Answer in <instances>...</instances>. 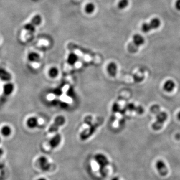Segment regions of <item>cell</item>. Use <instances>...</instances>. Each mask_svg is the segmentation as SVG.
I'll use <instances>...</instances> for the list:
<instances>
[{
	"label": "cell",
	"mask_w": 180,
	"mask_h": 180,
	"mask_svg": "<svg viewBox=\"0 0 180 180\" xmlns=\"http://www.w3.org/2000/svg\"><path fill=\"white\" fill-rule=\"evenodd\" d=\"M3 153V151L2 150V149H0V156L2 155V154Z\"/></svg>",
	"instance_id": "27"
},
{
	"label": "cell",
	"mask_w": 180,
	"mask_h": 180,
	"mask_svg": "<svg viewBox=\"0 0 180 180\" xmlns=\"http://www.w3.org/2000/svg\"><path fill=\"white\" fill-rule=\"evenodd\" d=\"M1 133L4 137H9L12 133V129L10 126L5 125L1 129Z\"/></svg>",
	"instance_id": "18"
},
{
	"label": "cell",
	"mask_w": 180,
	"mask_h": 180,
	"mask_svg": "<svg viewBox=\"0 0 180 180\" xmlns=\"http://www.w3.org/2000/svg\"><path fill=\"white\" fill-rule=\"evenodd\" d=\"M156 168L159 175L162 177H165L168 174V169L167 168L165 163L161 160L157 161V162L156 163Z\"/></svg>",
	"instance_id": "7"
},
{
	"label": "cell",
	"mask_w": 180,
	"mask_h": 180,
	"mask_svg": "<svg viewBox=\"0 0 180 180\" xmlns=\"http://www.w3.org/2000/svg\"><path fill=\"white\" fill-rule=\"evenodd\" d=\"M68 49L72 52L77 51L80 52L82 54L85 55L86 56H88L92 61L93 64H94L95 65H97L100 63L99 61L98 60L96 54L91 51L90 50H87L73 43L68 44Z\"/></svg>",
	"instance_id": "4"
},
{
	"label": "cell",
	"mask_w": 180,
	"mask_h": 180,
	"mask_svg": "<svg viewBox=\"0 0 180 180\" xmlns=\"http://www.w3.org/2000/svg\"><path fill=\"white\" fill-rule=\"evenodd\" d=\"M177 118H178V119H179V120L180 121V111L179 112L178 114V115H177Z\"/></svg>",
	"instance_id": "26"
},
{
	"label": "cell",
	"mask_w": 180,
	"mask_h": 180,
	"mask_svg": "<svg viewBox=\"0 0 180 180\" xmlns=\"http://www.w3.org/2000/svg\"><path fill=\"white\" fill-rule=\"evenodd\" d=\"M28 60L32 63H36L40 61V55L36 52H31L28 55Z\"/></svg>",
	"instance_id": "16"
},
{
	"label": "cell",
	"mask_w": 180,
	"mask_h": 180,
	"mask_svg": "<svg viewBox=\"0 0 180 180\" xmlns=\"http://www.w3.org/2000/svg\"><path fill=\"white\" fill-rule=\"evenodd\" d=\"M94 158L99 167L100 175L102 177H106L107 175V168L110 165V161L108 157L103 153H97L94 156Z\"/></svg>",
	"instance_id": "3"
},
{
	"label": "cell",
	"mask_w": 180,
	"mask_h": 180,
	"mask_svg": "<svg viewBox=\"0 0 180 180\" xmlns=\"http://www.w3.org/2000/svg\"><path fill=\"white\" fill-rule=\"evenodd\" d=\"M0 79L5 82H9L12 79V76L6 70L0 68Z\"/></svg>",
	"instance_id": "14"
},
{
	"label": "cell",
	"mask_w": 180,
	"mask_h": 180,
	"mask_svg": "<svg viewBox=\"0 0 180 180\" xmlns=\"http://www.w3.org/2000/svg\"><path fill=\"white\" fill-rule=\"evenodd\" d=\"M62 139L61 135L57 133L50 139L49 142V145L52 149H56L61 144Z\"/></svg>",
	"instance_id": "9"
},
{
	"label": "cell",
	"mask_w": 180,
	"mask_h": 180,
	"mask_svg": "<svg viewBox=\"0 0 180 180\" xmlns=\"http://www.w3.org/2000/svg\"><path fill=\"white\" fill-rule=\"evenodd\" d=\"M175 7L177 10L180 11V0H177L176 1Z\"/></svg>",
	"instance_id": "24"
},
{
	"label": "cell",
	"mask_w": 180,
	"mask_h": 180,
	"mask_svg": "<svg viewBox=\"0 0 180 180\" xmlns=\"http://www.w3.org/2000/svg\"><path fill=\"white\" fill-rule=\"evenodd\" d=\"M95 9V6L93 3H88L85 7V11L88 14L93 13Z\"/></svg>",
	"instance_id": "22"
},
{
	"label": "cell",
	"mask_w": 180,
	"mask_h": 180,
	"mask_svg": "<svg viewBox=\"0 0 180 180\" xmlns=\"http://www.w3.org/2000/svg\"><path fill=\"white\" fill-rule=\"evenodd\" d=\"M38 164L42 170L44 172H47L51 168V165L47 157L41 156L38 159Z\"/></svg>",
	"instance_id": "8"
},
{
	"label": "cell",
	"mask_w": 180,
	"mask_h": 180,
	"mask_svg": "<svg viewBox=\"0 0 180 180\" xmlns=\"http://www.w3.org/2000/svg\"><path fill=\"white\" fill-rule=\"evenodd\" d=\"M144 43H145V40L141 35L137 34L133 36V42H132V43L136 48L139 49V47L143 45Z\"/></svg>",
	"instance_id": "11"
},
{
	"label": "cell",
	"mask_w": 180,
	"mask_h": 180,
	"mask_svg": "<svg viewBox=\"0 0 180 180\" xmlns=\"http://www.w3.org/2000/svg\"><path fill=\"white\" fill-rule=\"evenodd\" d=\"M3 90L4 94L5 95L7 96L10 95L12 94L14 90V85L12 83H6L4 85Z\"/></svg>",
	"instance_id": "15"
},
{
	"label": "cell",
	"mask_w": 180,
	"mask_h": 180,
	"mask_svg": "<svg viewBox=\"0 0 180 180\" xmlns=\"http://www.w3.org/2000/svg\"><path fill=\"white\" fill-rule=\"evenodd\" d=\"M38 180H47L45 178H39V179H38Z\"/></svg>",
	"instance_id": "28"
},
{
	"label": "cell",
	"mask_w": 180,
	"mask_h": 180,
	"mask_svg": "<svg viewBox=\"0 0 180 180\" xmlns=\"http://www.w3.org/2000/svg\"><path fill=\"white\" fill-rule=\"evenodd\" d=\"M59 74V71L57 68L56 67H52L49 70L48 75L50 78L52 79L56 78Z\"/></svg>",
	"instance_id": "20"
},
{
	"label": "cell",
	"mask_w": 180,
	"mask_h": 180,
	"mask_svg": "<svg viewBox=\"0 0 180 180\" xmlns=\"http://www.w3.org/2000/svg\"><path fill=\"white\" fill-rule=\"evenodd\" d=\"M42 22V18L41 16L40 15H36L32 19L31 23L32 24H33L35 27H36L41 25Z\"/></svg>",
	"instance_id": "19"
},
{
	"label": "cell",
	"mask_w": 180,
	"mask_h": 180,
	"mask_svg": "<svg viewBox=\"0 0 180 180\" xmlns=\"http://www.w3.org/2000/svg\"><path fill=\"white\" fill-rule=\"evenodd\" d=\"M66 120L63 116H58L55 118L54 121L48 129V132L49 133H54L57 132L60 128L64 125L66 123Z\"/></svg>",
	"instance_id": "5"
},
{
	"label": "cell",
	"mask_w": 180,
	"mask_h": 180,
	"mask_svg": "<svg viewBox=\"0 0 180 180\" xmlns=\"http://www.w3.org/2000/svg\"><path fill=\"white\" fill-rule=\"evenodd\" d=\"M79 59L78 55L76 54L74 52L70 53L67 58V62L71 65H73L76 64Z\"/></svg>",
	"instance_id": "17"
},
{
	"label": "cell",
	"mask_w": 180,
	"mask_h": 180,
	"mask_svg": "<svg viewBox=\"0 0 180 180\" xmlns=\"http://www.w3.org/2000/svg\"><path fill=\"white\" fill-rule=\"evenodd\" d=\"M103 120L101 118L95 120L92 116H88L85 118L84 122L89 126L88 128L82 131L80 134V138L81 140L85 141L89 139L96 132L98 128L101 126Z\"/></svg>",
	"instance_id": "1"
},
{
	"label": "cell",
	"mask_w": 180,
	"mask_h": 180,
	"mask_svg": "<svg viewBox=\"0 0 180 180\" xmlns=\"http://www.w3.org/2000/svg\"><path fill=\"white\" fill-rule=\"evenodd\" d=\"M26 125L29 129H35L38 126V120L35 117H31L27 120Z\"/></svg>",
	"instance_id": "12"
},
{
	"label": "cell",
	"mask_w": 180,
	"mask_h": 180,
	"mask_svg": "<svg viewBox=\"0 0 180 180\" xmlns=\"http://www.w3.org/2000/svg\"><path fill=\"white\" fill-rule=\"evenodd\" d=\"M129 5V0H120L118 4V7L120 9H124Z\"/></svg>",
	"instance_id": "23"
},
{
	"label": "cell",
	"mask_w": 180,
	"mask_h": 180,
	"mask_svg": "<svg viewBox=\"0 0 180 180\" xmlns=\"http://www.w3.org/2000/svg\"><path fill=\"white\" fill-rule=\"evenodd\" d=\"M151 112L155 115L156 120L152 125V129L155 131H159L162 129L167 118L168 115L165 112L161 111L160 107L158 105H154L151 107Z\"/></svg>",
	"instance_id": "2"
},
{
	"label": "cell",
	"mask_w": 180,
	"mask_h": 180,
	"mask_svg": "<svg viewBox=\"0 0 180 180\" xmlns=\"http://www.w3.org/2000/svg\"><path fill=\"white\" fill-rule=\"evenodd\" d=\"M111 180H120V178H119V177H117V176H116V177H113L111 179Z\"/></svg>",
	"instance_id": "25"
},
{
	"label": "cell",
	"mask_w": 180,
	"mask_h": 180,
	"mask_svg": "<svg viewBox=\"0 0 180 180\" xmlns=\"http://www.w3.org/2000/svg\"><path fill=\"white\" fill-rule=\"evenodd\" d=\"M24 28L27 31L30 33H34L36 31V27L33 24H32L31 22L25 24Z\"/></svg>",
	"instance_id": "21"
},
{
	"label": "cell",
	"mask_w": 180,
	"mask_h": 180,
	"mask_svg": "<svg viewBox=\"0 0 180 180\" xmlns=\"http://www.w3.org/2000/svg\"><path fill=\"white\" fill-rule=\"evenodd\" d=\"M161 25V21L160 19L157 18H155L151 20L150 23H144L142 26V30L145 33H148L151 30H154L158 28Z\"/></svg>",
	"instance_id": "6"
},
{
	"label": "cell",
	"mask_w": 180,
	"mask_h": 180,
	"mask_svg": "<svg viewBox=\"0 0 180 180\" xmlns=\"http://www.w3.org/2000/svg\"><path fill=\"white\" fill-rule=\"evenodd\" d=\"M175 83L172 80H169L164 84L163 89L167 92H171L175 87Z\"/></svg>",
	"instance_id": "13"
},
{
	"label": "cell",
	"mask_w": 180,
	"mask_h": 180,
	"mask_svg": "<svg viewBox=\"0 0 180 180\" xmlns=\"http://www.w3.org/2000/svg\"><path fill=\"white\" fill-rule=\"evenodd\" d=\"M107 72L109 76L114 77L116 76L118 71L117 65L115 62H111L108 64L107 66Z\"/></svg>",
	"instance_id": "10"
}]
</instances>
